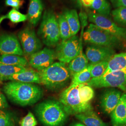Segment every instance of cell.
Segmentation results:
<instances>
[{"label":"cell","mask_w":126,"mask_h":126,"mask_svg":"<svg viewBox=\"0 0 126 126\" xmlns=\"http://www.w3.org/2000/svg\"><path fill=\"white\" fill-rule=\"evenodd\" d=\"M63 14L70 28L72 36L76 35L80 28L79 18L76 10L66 9Z\"/></svg>","instance_id":"20"},{"label":"cell","mask_w":126,"mask_h":126,"mask_svg":"<svg viewBox=\"0 0 126 126\" xmlns=\"http://www.w3.org/2000/svg\"><path fill=\"white\" fill-rule=\"evenodd\" d=\"M4 80L18 81L32 84H42L39 72L32 69H28L17 72L5 79Z\"/></svg>","instance_id":"16"},{"label":"cell","mask_w":126,"mask_h":126,"mask_svg":"<svg viewBox=\"0 0 126 126\" xmlns=\"http://www.w3.org/2000/svg\"><path fill=\"white\" fill-rule=\"evenodd\" d=\"M1 82H2V80H1L0 79V84H1Z\"/></svg>","instance_id":"40"},{"label":"cell","mask_w":126,"mask_h":126,"mask_svg":"<svg viewBox=\"0 0 126 126\" xmlns=\"http://www.w3.org/2000/svg\"><path fill=\"white\" fill-rule=\"evenodd\" d=\"M0 126H15L13 118L10 113L3 111L0 115Z\"/></svg>","instance_id":"30"},{"label":"cell","mask_w":126,"mask_h":126,"mask_svg":"<svg viewBox=\"0 0 126 126\" xmlns=\"http://www.w3.org/2000/svg\"><path fill=\"white\" fill-rule=\"evenodd\" d=\"M109 61H104L94 64L91 70V78H95L103 76L108 66Z\"/></svg>","instance_id":"29"},{"label":"cell","mask_w":126,"mask_h":126,"mask_svg":"<svg viewBox=\"0 0 126 126\" xmlns=\"http://www.w3.org/2000/svg\"><path fill=\"white\" fill-rule=\"evenodd\" d=\"M44 5L42 0H30L27 18L32 26L35 27L40 21L43 11Z\"/></svg>","instance_id":"17"},{"label":"cell","mask_w":126,"mask_h":126,"mask_svg":"<svg viewBox=\"0 0 126 126\" xmlns=\"http://www.w3.org/2000/svg\"><path fill=\"white\" fill-rule=\"evenodd\" d=\"M79 94L82 102L89 103L94 98V92L91 86L87 84H81L79 86Z\"/></svg>","instance_id":"27"},{"label":"cell","mask_w":126,"mask_h":126,"mask_svg":"<svg viewBox=\"0 0 126 126\" xmlns=\"http://www.w3.org/2000/svg\"><path fill=\"white\" fill-rule=\"evenodd\" d=\"M23 54L31 56L39 51L42 48L40 39L36 36L35 31L31 28L26 27L18 33Z\"/></svg>","instance_id":"10"},{"label":"cell","mask_w":126,"mask_h":126,"mask_svg":"<svg viewBox=\"0 0 126 126\" xmlns=\"http://www.w3.org/2000/svg\"><path fill=\"white\" fill-rule=\"evenodd\" d=\"M96 13L108 17L111 12V7L107 0H94L90 7Z\"/></svg>","instance_id":"23"},{"label":"cell","mask_w":126,"mask_h":126,"mask_svg":"<svg viewBox=\"0 0 126 126\" xmlns=\"http://www.w3.org/2000/svg\"><path fill=\"white\" fill-rule=\"evenodd\" d=\"M36 113L39 121L46 126H62L68 115L62 105L55 99H48L37 105Z\"/></svg>","instance_id":"3"},{"label":"cell","mask_w":126,"mask_h":126,"mask_svg":"<svg viewBox=\"0 0 126 126\" xmlns=\"http://www.w3.org/2000/svg\"><path fill=\"white\" fill-rule=\"evenodd\" d=\"M3 90L9 100L23 107L36 103L44 95V91L40 86L34 84L18 81L6 83Z\"/></svg>","instance_id":"2"},{"label":"cell","mask_w":126,"mask_h":126,"mask_svg":"<svg viewBox=\"0 0 126 126\" xmlns=\"http://www.w3.org/2000/svg\"><path fill=\"white\" fill-rule=\"evenodd\" d=\"M115 54V50L114 49L93 45L87 46L85 53L90 64L110 60Z\"/></svg>","instance_id":"12"},{"label":"cell","mask_w":126,"mask_h":126,"mask_svg":"<svg viewBox=\"0 0 126 126\" xmlns=\"http://www.w3.org/2000/svg\"><path fill=\"white\" fill-rule=\"evenodd\" d=\"M24 55L22 47L17 37L13 34H0V55Z\"/></svg>","instance_id":"13"},{"label":"cell","mask_w":126,"mask_h":126,"mask_svg":"<svg viewBox=\"0 0 126 126\" xmlns=\"http://www.w3.org/2000/svg\"><path fill=\"white\" fill-rule=\"evenodd\" d=\"M38 72L42 84L48 89L52 91L63 87L71 75L65 63L61 62L53 63L48 67Z\"/></svg>","instance_id":"4"},{"label":"cell","mask_w":126,"mask_h":126,"mask_svg":"<svg viewBox=\"0 0 126 126\" xmlns=\"http://www.w3.org/2000/svg\"><path fill=\"white\" fill-rule=\"evenodd\" d=\"M112 126H123L126 124V94L122 93L115 108L111 114Z\"/></svg>","instance_id":"15"},{"label":"cell","mask_w":126,"mask_h":126,"mask_svg":"<svg viewBox=\"0 0 126 126\" xmlns=\"http://www.w3.org/2000/svg\"><path fill=\"white\" fill-rule=\"evenodd\" d=\"M94 64H89L86 68L73 75L70 86L86 84L91 79V70Z\"/></svg>","instance_id":"21"},{"label":"cell","mask_w":126,"mask_h":126,"mask_svg":"<svg viewBox=\"0 0 126 126\" xmlns=\"http://www.w3.org/2000/svg\"><path fill=\"white\" fill-rule=\"evenodd\" d=\"M79 85L69 86L59 96V101L68 115L93 110V108L89 102L84 103L81 101L79 94Z\"/></svg>","instance_id":"6"},{"label":"cell","mask_w":126,"mask_h":126,"mask_svg":"<svg viewBox=\"0 0 126 126\" xmlns=\"http://www.w3.org/2000/svg\"><path fill=\"white\" fill-rule=\"evenodd\" d=\"M83 31H82L80 40V50L78 55L76 57L69 63L68 69L70 72L71 75L72 76L77 72H80L85 68H86L88 65V60L86 58V54L83 50L82 46V34Z\"/></svg>","instance_id":"18"},{"label":"cell","mask_w":126,"mask_h":126,"mask_svg":"<svg viewBox=\"0 0 126 126\" xmlns=\"http://www.w3.org/2000/svg\"><path fill=\"white\" fill-rule=\"evenodd\" d=\"M55 59V51L45 48L30 56L29 64L34 69L41 71L51 65Z\"/></svg>","instance_id":"11"},{"label":"cell","mask_w":126,"mask_h":126,"mask_svg":"<svg viewBox=\"0 0 126 126\" xmlns=\"http://www.w3.org/2000/svg\"><path fill=\"white\" fill-rule=\"evenodd\" d=\"M113 6L116 8H126V0H111Z\"/></svg>","instance_id":"33"},{"label":"cell","mask_w":126,"mask_h":126,"mask_svg":"<svg viewBox=\"0 0 126 126\" xmlns=\"http://www.w3.org/2000/svg\"><path fill=\"white\" fill-rule=\"evenodd\" d=\"M24 1L23 0H5V4L7 6L12 7L18 10L23 6Z\"/></svg>","instance_id":"32"},{"label":"cell","mask_w":126,"mask_h":126,"mask_svg":"<svg viewBox=\"0 0 126 126\" xmlns=\"http://www.w3.org/2000/svg\"><path fill=\"white\" fill-rule=\"evenodd\" d=\"M72 126H86L84 125V124H83L82 123H74V124L72 125Z\"/></svg>","instance_id":"37"},{"label":"cell","mask_w":126,"mask_h":126,"mask_svg":"<svg viewBox=\"0 0 126 126\" xmlns=\"http://www.w3.org/2000/svg\"><path fill=\"white\" fill-rule=\"evenodd\" d=\"M73 0L75 1V2H76L78 5H79V7H81V6H82V4H81L80 0Z\"/></svg>","instance_id":"38"},{"label":"cell","mask_w":126,"mask_h":126,"mask_svg":"<svg viewBox=\"0 0 126 126\" xmlns=\"http://www.w3.org/2000/svg\"><path fill=\"white\" fill-rule=\"evenodd\" d=\"M122 94L121 91L112 87L106 90L101 96L100 107L104 112L110 114L115 108Z\"/></svg>","instance_id":"14"},{"label":"cell","mask_w":126,"mask_h":126,"mask_svg":"<svg viewBox=\"0 0 126 126\" xmlns=\"http://www.w3.org/2000/svg\"><path fill=\"white\" fill-rule=\"evenodd\" d=\"M37 35L43 43L48 47H53L59 44L61 39L59 24L52 10L45 11Z\"/></svg>","instance_id":"5"},{"label":"cell","mask_w":126,"mask_h":126,"mask_svg":"<svg viewBox=\"0 0 126 126\" xmlns=\"http://www.w3.org/2000/svg\"><path fill=\"white\" fill-rule=\"evenodd\" d=\"M27 68L22 66H14L0 63V79L2 81L7 77L17 72L26 70Z\"/></svg>","instance_id":"25"},{"label":"cell","mask_w":126,"mask_h":126,"mask_svg":"<svg viewBox=\"0 0 126 126\" xmlns=\"http://www.w3.org/2000/svg\"><path fill=\"white\" fill-rule=\"evenodd\" d=\"M3 112V111H2L1 109H0V115L1 114V113Z\"/></svg>","instance_id":"39"},{"label":"cell","mask_w":126,"mask_h":126,"mask_svg":"<svg viewBox=\"0 0 126 126\" xmlns=\"http://www.w3.org/2000/svg\"><path fill=\"white\" fill-rule=\"evenodd\" d=\"M75 116L86 126H108L93 110L77 114Z\"/></svg>","instance_id":"19"},{"label":"cell","mask_w":126,"mask_h":126,"mask_svg":"<svg viewBox=\"0 0 126 126\" xmlns=\"http://www.w3.org/2000/svg\"><path fill=\"white\" fill-rule=\"evenodd\" d=\"M80 40L75 35L65 41H62L57 45L55 50L56 59L59 62L69 63L78 55Z\"/></svg>","instance_id":"9"},{"label":"cell","mask_w":126,"mask_h":126,"mask_svg":"<svg viewBox=\"0 0 126 126\" xmlns=\"http://www.w3.org/2000/svg\"></svg>","instance_id":"41"},{"label":"cell","mask_w":126,"mask_h":126,"mask_svg":"<svg viewBox=\"0 0 126 126\" xmlns=\"http://www.w3.org/2000/svg\"><path fill=\"white\" fill-rule=\"evenodd\" d=\"M79 17L80 18L81 23V26L83 27V29L87 24V19L88 16L87 14L83 11H81L79 15Z\"/></svg>","instance_id":"34"},{"label":"cell","mask_w":126,"mask_h":126,"mask_svg":"<svg viewBox=\"0 0 126 126\" xmlns=\"http://www.w3.org/2000/svg\"><path fill=\"white\" fill-rule=\"evenodd\" d=\"M37 124V122L35 117L30 112L23 118L20 122L21 126H36Z\"/></svg>","instance_id":"31"},{"label":"cell","mask_w":126,"mask_h":126,"mask_svg":"<svg viewBox=\"0 0 126 126\" xmlns=\"http://www.w3.org/2000/svg\"><path fill=\"white\" fill-rule=\"evenodd\" d=\"M88 19L92 23L100 28L126 44V28L121 27L110 18L93 12L87 14Z\"/></svg>","instance_id":"8"},{"label":"cell","mask_w":126,"mask_h":126,"mask_svg":"<svg viewBox=\"0 0 126 126\" xmlns=\"http://www.w3.org/2000/svg\"><path fill=\"white\" fill-rule=\"evenodd\" d=\"M112 16L114 22L120 26L126 27V8H116L112 11Z\"/></svg>","instance_id":"28"},{"label":"cell","mask_w":126,"mask_h":126,"mask_svg":"<svg viewBox=\"0 0 126 126\" xmlns=\"http://www.w3.org/2000/svg\"><path fill=\"white\" fill-rule=\"evenodd\" d=\"M8 107L9 105L4 95L0 91V109L7 108Z\"/></svg>","instance_id":"35"},{"label":"cell","mask_w":126,"mask_h":126,"mask_svg":"<svg viewBox=\"0 0 126 126\" xmlns=\"http://www.w3.org/2000/svg\"><path fill=\"white\" fill-rule=\"evenodd\" d=\"M60 32V38L62 41H65L72 37L71 29L63 14H60L57 18Z\"/></svg>","instance_id":"24"},{"label":"cell","mask_w":126,"mask_h":126,"mask_svg":"<svg viewBox=\"0 0 126 126\" xmlns=\"http://www.w3.org/2000/svg\"><path fill=\"white\" fill-rule=\"evenodd\" d=\"M94 0H80L82 5H83L85 7L90 8L93 4Z\"/></svg>","instance_id":"36"},{"label":"cell","mask_w":126,"mask_h":126,"mask_svg":"<svg viewBox=\"0 0 126 126\" xmlns=\"http://www.w3.org/2000/svg\"><path fill=\"white\" fill-rule=\"evenodd\" d=\"M85 42L90 45L109 47L113 49L120 48L124 44L100 28L90 23L86 31L82 34Z\"/></svg>","instance_id":"7"},{"label":"cell","mask_w":126,"mask_h":126,"mask_svg":"<svg viewBox=\"0 0 126 126\" xmlns=\"http://www.w3.org/2000/svg\"><path fill=\"white\" fill-rule=\"evenodd\" d=\"M7 19L15 24L24 22L28 20L27 15L20 12L15 9H12L6 15L0 17V25L4 20Z\"/></svg>","instance_id":"26"},{"label":"cell","mask_w":126,"mask_h":126,"mask_svg":"<svg viewBox=\"0 0 126 126\" xmlns=\"http://www.w3.org/2000/svg\"><path fill=\"white\" fill-rule=\"evenodd\" d=\"M86 84L95 88L115 87L126 94V52L114 55L103 75L92 78Z\"/></svg>","instance_id":"1"},{"label":"cell","mask_w":126,"mask_h":126,"mask_svg":"<svg viewBox=\"0 0 126 126\" xmlns=\"http://www.w3.org/2000/svg\"><path fill=\"white\" fill-rule=\"evenodd\" d=\"M0 63L14 66H26L29 62L23 56L16 55H0Z\"/></svg>","instance_id":"22"}]
</instances>
